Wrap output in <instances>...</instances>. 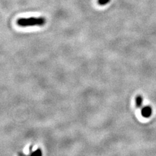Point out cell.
I'll list each match as a JSON object with an SVG mask.
<instances>
[{
    "label": "cell",
    "mask_w": 156,
    "mask_h": 156,
    "mask_svg": "<svg viewBox=\"0 0 156 156\" xmlns=\"http://www.w3.org/2000/svg\"><path fill=\"white\" fill-rule=\"evenodd\" d=\"M46 20L42 17L39 18H20L18 20L17 24L21 27H29V26H41L44 25Z\"/></svg>",
    "instance_id": "cell-1"
},
{
    "label": "cell",
    "mask_w": 156,
    "mask_h": 156,
    "mask_svg": "<svg viewBox=\"0 0 156 156\" xmlns=\"http://www.w3.org/2000/svg\"><path fill=\"white\" fill-rule=\"evenodd\" d=\"M29 152L28 154H23V153H20L18 156H42V151L40 148H37L35 150H33V147L29 148Z\"/></svg>",
    "instance_id": "cell-2"
},
{
    "label": "cell",
    "mask_w": 156,
    "mask_h": 156,
    "mask_svg": "<svg viewBox=\"0 0 156 156\" xmlns=\"http://www.w3.org/2000/svg\"><path fill=\"white\" fill-rule=\"evenodd\" d=\"M141 115L146 119H148L152 115V108L149 105L143 107L141 108Z\"/></svg>",
    "instance_id": "cell-3"
},
{
    "label": "cell",
    "mask_w": 156,
    "mask_h": 156,
    "mask_svg": "<svg viewBox=\"0 0 156 156\" xmlns=\"http://www.w3.org/2000/svg\"><path fill=\"white\" fill-rule=\"evenodd\" d=\"M143 98L141 96H136L135 98V105L137 108L141 109L143 107Z\"/></svg>",
    "instance_id": "cell-4"
},
{
    "label": "cell",
    "mask_w": 156,
    "mask_h": 156,
    "mask_svg": "<svg viewBox=\"0 0 156 156\" xmlns=\"http://www.w3.org/2000/svg\"><path fill=\"white\" fill-rule=\"evenodd\" d=\"M110 1L111 0H98V3L100 5H105L109 3Z\"/></svg>",
    "instance_id": "cell-5"
}]
</instances>
